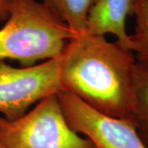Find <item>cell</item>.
Here are the masks:
<instances>
[{
  "instance_id": "3",
  "label": "cell",
  "mask_w": 148,
  "mask_h": 148,
  "mask_svg": "<svg viewBox=\"0 0 148 148\" xmlns=\"http://www.w3.org/2000/svg\"><path fill=\"white\" fill-rule=\"evenodd\" d=\"M0 141L7 148H95L69 127L57 94L16 119L0 117Z\"/></svg>"
},
{
  "instance_id": "8",
  "label": "cell",
  "mask_w": 148,
  "mask_h": 148,
  "mask_svg": "<svg viewBox=\"0 0 148 148\" xmlns=\"http://www.w3.org/2000/svg\"><path fill=\"white\" fill-rule=\"evenodd\" d=\"M131 120L148 147V64L138 63L136 69V105Z\"/></svg>"
},
{
  "instance_id": "1",
  "label": "cell",
  "mask_w": 148,
  "mask_h": 148,
  "mask_svg": "<svg viewBox=\"0 0 148 148\" xmlns=\"http://www.w3.org/2000/svg\"><path fill=\"white\" fill-rule=\"evenodd\" d=\"M59 59L61 90L104 114L131 120L137 69L132 51L85 32L68 41Z\"/></svg>"
},
{
  "instance_id": "2",
  "label": "cell",
  "mask_w": 148,
  "mask_h": 148,
  "mask_svg": "<svg viewBox=\"0 0 148 148\" xmlns=\"http://www.w3.org/2000/svg\"><path fill=\"white\" fill-rule=\"evenodd\" d=\"M77 36L41 2L11 0L7 22L0 29V60H16L29 67L58 58Z\"/></svg>"
},
{
  "instance_id": "7",
  "label": "cell",
  "mask_w": 148,
  "mask_h": 148,
  "mask_svg": "<svg viewBox=\"0 0 148 148\" xmlns=\"http://www.w3.org/2000/svg\"><path fill=\"white\" fill-rule=\"evenodd\" d=\"M97 0H41L76 34L86 31L87 16Z\"/></svg>"
},
{
  "instance_id": "4",
  "label": "cell",
  "mask_w": 148,
  "mask_h": 148,
  "mask_svg": "<svg viewBox=\"0 0 148 148\" xmlns=\"http://www.w3.org/2000/svg\"><path fill=\"white\" fill-rule=\"evenodd\" d=\"M59 90V57L22 68L0 60V113L6 119L23 116L32 105Z\"/></svg>"
},
{
  "instance_id": "10",
  "label": "cell",
  "mask_w": 148,
  "mask_h": 148,
  "mask_svg": "<svg viewBox=\"0 0 148 148\" xmlns=\"http://www.w3.org/2000/svg\"><path fill=\"white\" fill-rule=\"evenodd\" d=\"M11 0H0V21L7 20L8 16V6Z\"/></svg>"
},
{
  "instance_id": "6",
  "label": "cell",
  "mask_w": 148,
  "mask_h": 148,
  "mask_svg": "<svg viewBox=\"0 0 148 148\" xmlns=\"http://www.w3.org/2000/svg\"><path fill=\"white\" fill-rule=\"evenodd\" d=\"M129 15H132V0H97L89 12L86 32L93 36L113 35L121 47L131 50L130 36L126 32Z\"/></svg>"
},
{
  "instance_id": "11",
  "label": "cell",
  "mask_w": 148,
  "mask_h": 148,
  "mask_svg": "<svg viewBox=\"0 0 148 148\" xmlns=\"http://www.w3.org/2000/svg\"><path fill=\"white\" fill-rule=\"evenodd\" d=\"M0 148H7V147H5V146L3 145V143H2L1 141H0Z\"/></svg>"
},
{
  "instance_id": "9",
  "label": "cell",
  "mask_w": 148,
  "mask_h": 148,
  "mask_svg": "<svg viewBox=\"0 0 148 148\" xmlns=\"http://www.w3.org/2000/svg\"><path fill=\"white\" fill-rule=\"evenodd\" d=\"M135 30L130 36L131 50L138 63L148 64V0H132Z\"/></svg>"
},
{
  "instance_id": "5",
  "label": "cell",
  "mask_w": 148,
  "mask_h": 148,
  "mask_svg": "<svg viewBox=\"0 0 148 148\" xmlns=\"http://www.w3.org/2000/svg\"><path fill=\"white\" fill-rule=\"evenodd\" d=\"M57 97L69 127L95 148H148L131 120L104 114L66 90H59Z\"/></svg>"
}]
</instances>
